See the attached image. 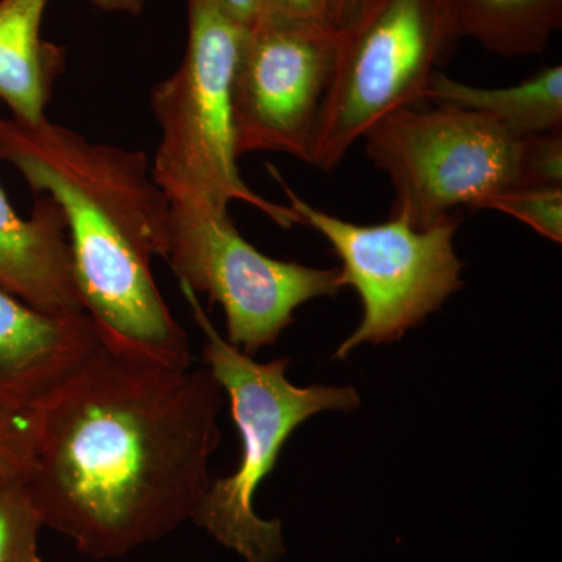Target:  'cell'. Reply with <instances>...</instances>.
<instances>
[{"label": "cell", "instance_id": "52a82bcc", "mask_svg": "<svg viewBox=\"0 0 562 562\" xmlns=\"http://www.w3.org/2000/svg\"><path fill=\"white\" fill-rule=\"evenodd\" d=\"M268 169L302 225L319 232L338 255L341 286L353 288L360 295V325L338 347L335 358L344 360L361 344L398 341L461 290L462 265L454 251L461 224L458 214L425 231L401 216L380 224H355L303 201L273 166Z\"/></svg>", "mask_w": 562, "mask_h": 562}, {"label": "cell", "instance_id": "d6986e66", "mask_svg": "<svg viewBox=\"0 0 562 562\" xmlns=\"http://www.w3.org/2000/svg\"><path fill=\"white\" fill-rule=\"evenodd\" d=\"M261 2L262 10L272 11L281 16L327 22L321 0H261Z\"/></svg>", "mask_w": 562, "mask_h": 562}, {"label": "cell", "instance_id": "7a4b0ae2", "mask_svg": "<svg viewBox=\"0 0 562 562\" xmlns=\"http://www.w3.org/2000/svg\"><path fill=\"white\" fill-rule=\"evenodd\" d=\"M0 161L33 194L60 205L74 279L101 341L139 360L191 368L190 339L151 271L168 250L171 203L147 155L94 143L47 117L36 124L0 117Z\"/></svg>", "mask_w": 562, "mask_h": 562}, {"label": "cell", "instance_id": "8fae6325", "mask_svg": "<svg viewBox=\"0 0 562 562\" xmlns=\"http://www.w3.org/2000/svg\"><path fill=\"white\" fill-rule=\"evenodd\" d=\"M0 288L40 312L87 313L81 303L63 210L50 195H36L24 220L0 187Z\"/></svg>", "mask_w": 562, "mask_h": 562}, {"label": "cell", "instance_id": "ffe728a7", "mask_svg": "<svg viewBox=\"0 0 562 562\" xmlns=\"http://www.w3.org/2000/svg\"><path fill=\"white\" fill-rule=\"evenodd\" d=\"M321 3L325 21L333 31L341 33L360 13L366 0H321Z\"/></svg>", "mask_w": 562, "mask_h": 562}, {"label": "cell", "instance_id": "6da1fadb", "mask_svg": "<svg viewBox=\"0 0 562 562\" xmlns=\"http://www.w3.org/2000/svg\"><path fill=\"white\" fill-rule=\"evenodd\" d=\"M220 384L101 344L29 409L25 475L44 527L114 560L192 520L221 442Z\"/></svg>", "mask_w": 562, "mask_h": 562}, {"label": "cell", "instance_id": "e0dca14e", "mask_svg": "<svg viewBox=\"0 0 562 562\" xmlns=\"http://www.w3.org/2000/svg\"><path fill=\"white\" fill-rule=\"evenodd\" d=\"M519 188H562V131L522 139Z\"/></svg>", "mask_w": 562, "mask_h": 562}, {"label": "cell", "instance_id": "5b68a950", "mask_svg": "<svg viewBox=\"0 0 562 562\" xmlns=\"http://www.w3.org/2000/svg\"><path fill=\"white\" fill-rule=\"evenodd\" d=\"M462 38L452 0H366L339 33L312 165L333 171L373 122L425 101Z\"/></svg>", "mask_w": 562, "mask_h": 562}, {"label": "cell", "instance_id": "44dd1931", "mask_svg": "<svg viewBox=\"0 0 562 562\" xmlns=\"http://www.w3.org/2000/svg\"><path fill=\"white\" fill-rule=\"evenodd\" d=\"M228 16L239 24L250 25L262 11L261 0H214Z\"/></svg>", "mask_w": 562, "mask_h": 562}, {"label": "cell", "instance_id": "7c38bea8", "mask_svg": "<svg viewBox=\"0 0 562 562\" xmlns=\"http://www.w3.org/2000/svg\"><path fill=\"white\" fill-rule=\"evenodd\" d=\"M47 5L49 0H0V102L24 124L46 117L66 68V50L41 38Z\"/></svg>", "mask_w": 562, "mask_h": 562}, {"label": "cell", "instance_id": "9a60e30c", "mask_svg": "<svg viewBox=\"0 0 562 562\" xmlns=\"http://www.w3.org/2000/svg\"><path fill=\"white\" fill-rule=\"evenodd\" d=\"M43 528L25 462L0 461V562H43L38 550Z\"/></svg>", "mask_w": 562, "mask_h": 562}, {"label": "cell", "instance_id": "9c48e42d", "mask_svg": "<svg viewBox=\"0 0 562 562\" xmlns=\"http://www.w3.org/2000/svg\"><path fill=\"white\" fill-rule=\"evenodd\" d=\"M339 33L262 10L247 25L232 81L236 155L280 151L312 165Z\"/></svg>", "mask_w": 562, "mask_h": 562}, {"label": "cell", "instance_id": "7402d4cb", "mask_svg": "<svg viewBox=\"0 0 562 562\" xmlns=\"http://www.w3.org/2000/svg\"><path fill=\"white\" fill-rule=\"evenodd\" d=\"M92 7L106 13L128 14L139 16L146 9L147 0H87Z\"/></svg>", "mask_w": 562, "mask_h": 562}, {"label": "cell", "instance_id": "ac0fdd59", "mask_svg": "<svg viewBox=\"0 0 562 562\" xmlns=\"http://www.w3.org/2000/svg\"><path fill=\"white\" fill-rule=\"evenodd\" d=\"M31 446L29 409H18L0 402V461L27 462Z\"/></svg>", "mask_w": 562, "mask_h": 562}, {"label": "cell", "instance_id": "277c9868", "mask_svg": "<svg viewBox=\"0 0 562 562\" xmlns=\"http://www.w3.org/2000/svg\"><path fill=\"white\" fill-rule=\"evenodd\" d=\"M246 29L214 0H188L183 61L150 92L161 132L151 177L169 201L199 198L225 210L243 202L291 228L302 225L295 211L251 191L236 165L232 81Z\"/></svg>", "mask_w": 562, "mask_h": 562}, {"label": "cell", "instance_id": "3957f363", "mask_svg": "<svg viewBox=\"0 0 562 562\" xmlns=\"http://www.w3.org/2000/svg\"><path fill=\"white\" fill-rule=\"evenodd\" d=\"M180 286L205 336L206 369L227 392L241 438L238 469L232 475L211 479L192 522L246 562H277L286 552L283 525L258 516L255 494L303 422L325 412H351L360 406V395L351 386H295L286 376L290 360L258 362L232 346L211 324L198 294Z\"/></svg>", "mask_w": 562, "mask_h": 562}, {"label": "cell", "instance_id": "8992f818", "mask_svg": "<svg viewBox=\"0 0 562 562\" xmlns=\"http://www.w3.org/2000/svg\"><path fill=\"white\" fill-rule=\"evenodd\" d=\"M362 139L394 188L391 216L419 231L458 209H482L519 179L522 139L473 111L402 106L373 122Z\"/></svg>", "mask_w": 562, "mask_h": 562}, {"label": "cell", "instance_id": "30bf717a", "mask_svg": "<svg viewBox=\"0 0 562 562\" xmlns=\"http://www.w3.org/2000/svg\"><path fill=\"white\" fill-rule=\"evenodd\" d=\"M101 344L87 313L40 312L0 288V402L31 409Z\"/></svg>", "mask_w": 562, "mask_h": 562}, {"label": "cell", "instance_id": "ba28073f", "mask_svg": "<svg viewBox=\"0 0 562 562\" xmlns=\"http://www.w3.org/2000/svg\"><path fill=\"white\" fill-rule=\"evenodd\" d=\"M171 203L168 250L179 283L221 305L227 341L246 355L272 346L299 306L342 290L339 269H317L261 254L244 239L228 210L205 199Z\"/></svg>", "mask_w": 562, "mask_h": 562}, {"label": "cell", "instance_id": "2e32d148", "mask_svg": "<svg viewBox=\"0 0 562 562\" xmlns=\"http://www.w3.org/2000/svg\"><path fill=\"white\" fill-rule=\"evenodd\" d=\"M480 210L508 214L543 238L562 241V188H509L492 195Z\"/></svg>", "mask_w": 562, "mask_h": 562}, {"label": "cell", "instance_id": "4fadbf2b", "mask_svg": "<svg viewBox=\"0 0 562 562\" xmlns=\"http://www.w3.org/2000/svg\"><path fill=\"white\" fill-rule=\"evenodd\" d=\"M425 101L482 114L517 139L562 131V66L539 69L505 88L473 87L438 70Z\"/></svg>", "mask_w": 562, "mask_h": 562}, {"label": "cell", "instance_id": "5bb4252c", "mask_svg": "<svg viewBox=\"0 0 562 562\" xmlns=\"http://www.w3.org/2000/svg\"><path fill=\"white\" fill-rule=\"evenodd\" d=\"M464 38L502 57L546 50L562 25V0H452Z\"/></svg>", "mask_w": 562, "mask_h": 562}]
</instances>
